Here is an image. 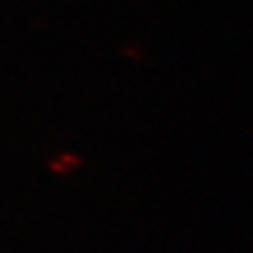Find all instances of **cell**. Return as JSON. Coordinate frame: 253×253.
I'll list each match as a JSON object with an SVG mask.
<instances>
[{
  "label": "cell",
  "instance_id": "cell-1",
  "mask_svg": "<svg viewBox=\"0 0 253 253\" xmlns=\"http://www.w3.org/2000/svg\"><path fill=\"white\" fill-rule=\"evenodd\" d=\"M80 162L82 160L78 155L63 153V155H59V160H54L49 167H52V171H56V173H71L75 167H80Z\"/></svg>",
  "mask_w": 253,
  "mask_h": 253
}]
</instances>
